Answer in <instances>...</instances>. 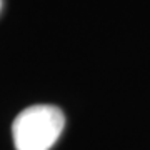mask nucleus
<instances>
[{
  "instance_id": "2",
  "label": "nucleus",
  "mask_w": 150,
  "mask_h": 150,
  "mask_svg": "<svg viewBox=\"0 0 150 150\" xmlns=\"http://www.w3.org/2000/svg\"><path fill=\"white\" fill-rule=\"evenodd\" d=\"M0 5H2V0H0Z\"/></svg>"
},
{
  "instance_id": "1",
  "label": "nucleus",
  "mask_w": 150,
  "mask_h": 150,
  "mask_svg": "<svg viewBox=\"0 0 150 150\" xmlns=\"http://www.w3.org/2000/svg\"><path fill=\"white\" fill-rule=\"evenodd\" d=\"M65 127L64 112L55 105H32L22 110L12 123L17 150H50Z\"/></svg>"
}]
</instances>
